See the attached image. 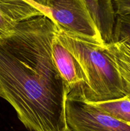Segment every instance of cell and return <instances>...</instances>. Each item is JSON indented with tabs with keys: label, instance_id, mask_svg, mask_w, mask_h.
I'll return each mask as SVG.
<instances>
[{
	"label": "cell",
	"instance_id": "cell-1",
	"mask_svg": "<svg viewBox=\"0 0 130 131\" xmlns=\"http://www.w3.org/2000/svg\"><path fill=\"white\" fill-rule=\"evenodd\" d=\"M57 25L47 15L19 23L0 39V97L29 131H62L68 126L69 93L52 54Z\"/></svg>",
	"mask_w": 130,
	"mask_h": 131
},
{
	"label": "cell",
	"instance_id": "cell-2",
	"mask_svg": "<svg viewBox=\"0 0 130 131\" xmlns=\"http://www.w3.org/2000/svg\"><path fill=\"white\" fill-rule=\"evenodd\" d=\"M57 37L82 69L87 83L80 91L87 101L106 102L126 96L119 75L103 51V43L80 38L58 28Z\"/></svg>",
	"mask_w": 130,
	"mask_h": 131
},
{
	"label": "cell",
	"instance_id": "cell-3",
	"mask_svg": "<svg viewBox=\"0 0 130 131\" xmlns=\"http://www.w3.org/2000/svg\"><path fill=\"white\" fill-rule=\"evenodd\" d=\"M66 119L73 131H130V125L87 101L80 90L71 91L67 95Z\"/></svg>",
	"mask_w": 130,
	"mask_h": 131
},
{
	"label": "cell",
	"instance_id": "cell-4",
	"mask_svg": "<svg viewBox=\"0 0 130 131\" xmlns=\"http://www.w3.org/2000/svg\"><path fill=\"white\" fill-rule=\"evenodd\" d=\"M47 10L59 29L99 44L104 43L84 0H48Z\"/></svg>",
	"mask_w": 130,
	"mask_h": 131
},
{
	"label": "cell",
	"instance_id": "cell-5",
	"mask_svg": "<svg viewBox=\"0 0 130 131\" xmlns=\"http://www.w3.org/2000/svg\"><path fill=\"white\" fill-rule=\"evenodd\" d=\"M52 54L55 65L64 81L69 93L75 90H82L87 83L82 69L72 54L62 46L57 37V34L52 42Z\"/></svg>",
	"mask_w": 130,
	"mask_h": 131
},
{
	"label": "cell",
	"instance_id": "cell-6",
	"mask_svg": "<svg viewBox=\"0 0 130 131\" xmlns=\"http://www.w3.org/2000/svg\"><path fill=\"white\" fill-rule=\"evenodd\" d=\"M104 43L112 40L116 15L113 0H84Z\"/></svg>",
	"mask_w": 130,
	"mask_h": 131
},
{
	"label": "cell",
	"instance_id": "cell-7",
	"mask_svg": "<svg viewBox=\"0 0 130 131\" xmlns=\"http://www.w3.org/2000/svg\"><path fill=\"white\" fill-rule=\"evenodd\" d=\"M103 47L119 75L125 95L130 98V43L112 42L103 43Z\"/></svg>",
	"mask_w": 130,
	"mask_h": 131
},
{
	"label": "cell",
	"instance_id": "cell-8",
	"mask_svg": "<svg viewBox=\"0 0 130 131\" xmlns=\"http://www.w3.org/2000/svg\"><path fill=\"white\" fill-rule=\"evenodd\" d=\"M89 102L110 116L130 125V98L127 96L106 102Z\"/></svg>",
	"mask_w": 130,
	"mask_h": 131
},
{
	"label": "cell",
	"instance_id": "cell-9",
	"mask_svg": "<svg viewBox=\"0 0 130 131\" xmlns=\"http://www.w3.org/2000/svg\"><path fill=\"white\" fill-rule=\"evenodd\" d=\"M24 20L0 3V39L11 34L16 26Z\"/></svg>",
	"mask_w": 130,
	"mask_h": 131
},
{
	"label": "cell",
	"instance_id": "cell-10",
	"mask_svg": "<svg viewBox=\"0 0 130 131\" xmlns=\"http://www.w3.org/2000/svg\"><path fill=\"white\" fill-rule=\"evenodd\" d=\"M121 41L130 43V13L116 15L112 42Z\"/></svg>",
	"mask_w": 130,
	"mask_h": 131
},
{
	"label": "cell",
	"instance_id": "cell-11",
	"mask_svg": "<svg viewBox=\"0 0 130 131\" xmlns=\"http://www.w3.org/2000/svg\"><path fill=\"white\" fill-rule=\"evenodd\" d=\"M115 15L130 13V0H113Z\"/></svg>",
	"mask_w": 130,
	"mask_h": 131
},
{
	"label": "cell",
	"instance_id": "cell-12",
	"mask_svg": "<svg viewBox=\"0 0 130 131\" xmlns=\"http://www.w3.org/2000/svg\"><path fill=\"white\" fill-rule=\"evenodd\" d=\"M29 1H32V2L34 3V4H36V5H38L39 7L42 8L43 10H44L48 14V15H49L48 10H47V1H48V0H29ZM49 16H50V15H49ZM51 19H52V18H51Z\"/></svg>",
	"mask_w": 130,
	"mask_h": 131
},
{
	"label": "cell",
	"instance_id": "cell-13",
	"mask_svg": "<svg viewBox=\"0 0 130 131\" xmlns=\"http://www.w3.org/2000/svg\"><path fill=\"white\" fill-rule=\"evenodd\" d=\"M62 131H73V130H71V129H70V128L68 126H67L66 128H65L64 129H63V130H62Z\"/></svg>",
	"mask_w": 130,
	"mask_h": 131
}]
</instances>
